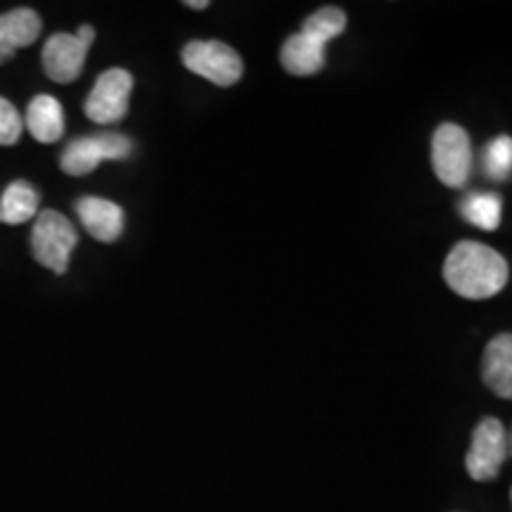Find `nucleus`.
Wrapping results in <instances>:
<instances>
[{"label":"nucleus","instance_id":"1","mask_svg":"<svg viewBox=\"0 0 512 512\" xmlns=\"http://www.w3.org/2000/svg\"><path fill=\"white\" fill-rule=\"evenodd\" d=\"M510 268L496 249L482 242H458L446 256L444 280L465 299H491L508 285Z\"/></svg>","mask_w":512,"mask_h":512},{"label":"nucleus","instance_id":"2","mask_svg":"<svg viewBox=\"0 0 512 512\" xmlns=\"http://www.w3.org/2000/svg\"><path fill=\"white\" fill-rule=\"evenodd\" d=\"M76 245H79V233L67 216L53 209L41 211L36 216L34 230H31V252L38 264L57 275L67 273Z\"/></svg>","mask_w":512,"mask_h":512},{"label":"nucleus","instance_id":"3","mask_svg":"<svg viewBox=\"0 0 512 512\" xmlns=\"http://www.w3.org/2000/svg\"><path fill=\"white\" fill-rule=\"evenodd\" d=\"M434 174L446 188H465L472 174V143L465 128L441 124L432 138Z\"/></svg>","mask_w":512,"mask_h":512},{"label":"nucleus","instance_id":"4","mask_svg":"<svg viewBox=\"0 0 512 512\" xmlns=\"http://www.w3.org/2000/svg\"><path fill=\"white\" fill-rule=\"evenodd\" d=\"M133 152L131 138L119 136V133H102V136L76 138L64 147L60 166L69 176H88L102 162H121Z\"/></svg>","mask_w":512,"mask_h":512},{"label":"nucleus","instance_id":"5","mask_svg":"<svg viewBox=\"0 0 512 512\" xmlns=\"http://www.w3.org/2000/svg\"><path fill=\"white\" fill-rule=\"evenodd\" d=\"M181 57L192 74L202 76L214 86L228 88L242 79V57L228 43L190 41Z\"/></svg>","mask_w":512,"mask_h":512},{"label":"nucleus","instance_id":"6","mask_svg":"<svg viewBox=\"0 0 512 512\" xmlns=\"http://www.w3.org/2000/svg\"><path fill=\"white\" fill-rule=\"evenodd\" d=\"M510 456L508 430L496 418H484L472 434V446L467 451L465 467L472 479L489 482L494 479Z\"/></svg>","mask_w":512,"mask_h":512},{"label":"nucleus","instance_id":"7","mask_svg":"<svg viewBox=\"0 0 512 512\" xmlns=\"http://www.w3.org/2000/svg\"><path fill=\"white\" fill-rule=\"evenodd\" d=\"M133 91V76L126 69H107L98 76L83 112L93 124H117L126 117L128 98Z\"/></svg>","mask_w":512,"mask_h":512},{"label":"nucleus","instance_id":"8","mask_svg":"<svg viewBox=\"0 0 512 512\" xmlns=\"http://www.w3.org/2000/svg\"><path fill=\"white\" fill-rule=\"evenodd\" d=\"M88 46L76 34H53L43 46V69L48 79L57 83H72L81 76L86 64Z\"/></svg>","mask_w":512,"mask_h":512},{"label":"nucleus","instance_id":"9","mask_svg":"<svg viewBox=\"0 0 512 512\" xmlns=\"http://www.w3.org/2000/svg\"><path fill=\"white\" fill-rule=\"evenodd\" d=\"M76 214L88 230V235L98 242H114L124 233V209L112 200L102 197H81L76 202Z\"/></svg>","mask_w":512,"mask_h":512},{"label":"nucleus","instance_id":"10","mask_svg":"<svg viewBox=\"0 0 512 512\" xmlns=\"http://www.w3.org/2000/svg\"><path fill=\"white\" fill-rule=\"evenodd\" d=\"M43 22L34 10L17 8L0 15V64L8 62L19 48H27L41 36Z\"/></svg>","mask_w":512,"mask_h":512},{"label":"nucleus","instance_id":"11","mask_svg":"<svg viewBox=\"0 0 512 512\" xmlns=\"http://www.w3.org/2000/svg\"><path fill=\"white\" fill-rule=\"evenodd\" d=\"M482 377L489 389L501 399L512 396V337L498 335L484 349L482 358Z\"/></svg>","mask_w":512,"mask_h":512},{"label":"nucleus","instance_id":"12","mask_svg":"<svg viewBox=\"0 0 512 512\" xmlns=\"http://www.w3.org/2000/svg\"><path fill=\"white\" fill-rule=\"evenodd\" d=\"M24 126L38 143H57L64 136V110L53 95H36L27 107Z\"/></svg>","mask_w":512,"mask_h":512},{"label":"nucleus","instance_id":"13","mask_svg":"<svg viewBox=\"0 0 512 512\" xmlns=\"http://www.w3.org/2000/svg\"><path fill=\"white\" fill-rule=\"evenodd\" d=\"M325 48L323 43L313 41L304 31L290 36L280 50V62H283L285 72L294 76H311L318 74L325 67Z\"/></svg>","mask_w":512,"mask_h":512},{"label":"nucleus","instance_id":"14","mask_svg":"<svg viewBox=\"0 0 512 512\" xmlns=\"http://www.w3.org/2000/svg\"><path fill=\"white\" fill-rule=\"evenodd\" d=\"M38 190L27 181H15L5 188L0 197V221L19 226L38 214Z\"/></svg>","mask_w":512,"mask_h":512},{"label":"nucleus","instance_id":"15","mask_svg":"<svg viewBox=\"0 0 512 512\" xmlns=\"http://www.w3.org/2000/svg\"><path fill=\"white\" fill-rule=\"evenodd\" d=\"M460 214L467 223L477 226L479 230H496L503 219V200L494 192H472L460 202Z\"/></svg>","mask_w":512,"mask_h":512},{"label":"nucleus","instance_id":"16","mask_svg":"<svg viewBox=\"0 0 512 512\" xmlns=\"http://www.w3.org/2000/svg\"><path fill=\"white\" fill-rule=\"evenodd\" d=\"M344 29H347V15L339 8H323L306 19L302 31L306 36H311L313 41L328 46L332 38L344 34Z\"/></svg>","mask_w":512,"mask_h":512},{"label":"nucleus","instance_id":"17","mask_svg":"<svg viewBox=\"0 0 512 512\" xmlns=\"http://www.w3.org/2000/svg\"><path fill=\"white\" fill-rule=\"evenodd\" d=\"M482 171L491 181H508L512 171V140L508 136L491 140L484 147Z\"/></svg>","mask_w":512,"mask_h":512},{"label":"nucleus","instance_id":"18","mask_svg":"<svg viewBox=\"0 0 512 512\" xmlns=\"http://www.w3.org/2000/svg\"><path fill=\"white\" fill-rule=\"evenodd\" d=\"M24 119L10 100L0 98V145H15L22 138Z\"/></svg>","mask_w":512,"mask_h":512},{"label":"nucleus","instance_id":"19","mask_svg":"<svg viewBox=\"0 0 512 512\" xmlns=\"http://www.w3.org/2000/svg\"><path fill=\"white\" fill-rule=\"evenodd\" d=\"M76 38H79L81 43H86V46L91 48L93 41H95V29L88 27V24H83V27H79V31H76Z\"/></svg>","mask_w":512,"mask_h":512},{"label":"nucleus","instance_id":"20","mask_svg":"<svg viewBox=\"0 0 512 512\" xmlns=\"http://www.w3.org/2000/svg\"><path fill=\"white\" fill-rule=\"evenodd\" d=\"M185 5H188V8H195V10H204V8H209L207 0H185Z\"/></svg>","mask_w":512,"mask_h":512}]
</instances>
